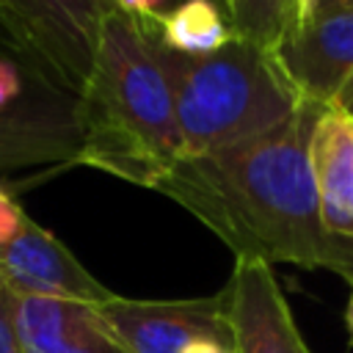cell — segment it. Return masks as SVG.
<instances>
[{
    "instance_id": "cell-1",
    "label": "cell",
    "mask_w": 353,
    "mask_h": 353,
    "mask_svg": "<svg viewBox=\"0 0 353 353\" xmlns=\"http://www.w3.org/2000/svg\"><path fill=\"white\" fill-rule=\"evenodd\" d=\"M323 110L301 102L265 135L179 160L154 190L199 218L234 259L323 268L350 281L353 240L325 229L309 165V138Z\"/></svg>"
},
{
    "instance_id": "cell-2",
    "label": "cell",
    "mask_w": 353,
    "mask_h": 353,
    "mask_svg": "<svg viewBox=\"0 0 353 353\" xmlns=\"http://www.w3.org/2000/svg\"><path fill=\"white\" fill-rule=\"evenodd\" d=\"M80 165L152 188L185 160V141L165 74L141 22L110 8L91 74L74 102Z\"/></svg>"
},
{
    "instance_id": "cell-3",
    "label": "cell",
    "mask_w": 353,
    "mask_h": 353,
    "mask_svg": "<svg viewBox=\"0 0 353 353\" xmlns=\"http://www.w3.org/2000/svg\"><path fill=\"white\" fill-rule=\"evenodd\" d=\"M146 33V30H143ZM174 97L185 157H201L281 127L301 99L270 47L234 36L207 55H182L152 41Z\"/></svg>"
},
{
    "instance_id": "cell-4",
    "label": "cell",
    "mask_w": 353,
    "mask_h": 353,
    "mask_svg": "<svg viewBox=\"0 0 353 353\" xmlns=\"http://www.w3.org/2000/svg\"><path fill=\"white\" fill-rule=\"evenodd\" d=\"M110 8V0H0V44L33 77L77 97Z\"/></svg>"
},
{
    "instance_id": "cell-5",
    "label": "cell",
    "mask_w": 353,
    "mask_h": 353,
    "mask_svg": "<svg viewBox=\"0 0 353 353\" xmlns=\"http://www.w3.org/2000/svg\"><path fill=\"white\" fill-rule=\"evenodd\" d=\"M99 320L124 353H182L193 342L232 347L223 290L210 298L141 301L113 295L97 306Z\"/></svg>"
},
{
    "instance_id": "cell-6",
    "label": "cell",
    "mask_w": 353,
    "mask_h": 353,
    "mask_svg": "<svg viewBox=\"0 0 353 353\" xmlns=\"http://www.w3.org/2000/svg\"><path fill=\"white\" fill-rule=\"evenodd\" d=\"M0 279L14 295L61 298L91 306H99L116 295L97 281L52 232L28 215L19 232L0 245Z\"/></svg>"
},
{
    "instance_id": "cell-7",
    "label": "cell",
    "mask_w": 353,
    "mask_h": 353,
    "mask_svg": "<svg viewBox=\"0 0 353 353\" xmlns=\"http://www.w3.org/2000/svg\"><path fill=\"white\" fill-rule=\"evenodd\" d=\"M77 97L47 83H36L30 94L0 113V171L30 165H77L80 130L74 113Z\"/></svg>"
},
{
    "instance_id": "cell-8",
    "label": "cell",
    "mask_w": 353,
    "mask_h": 353,
    "mask_svg": "<svg viewBox=\"0 0 353 353\" xmlns=\"http://www.w3.org/2000/svg\"><path fill=\"white\" fill-rule=\"evenodd\" d=\"M270 52L301 99L328 108L353 77V14L298 22Z\"/></svg>"
},
{
    "instance_id": "cell-9",
    "label": "cell",
    "mask_w": 353,
    "mask_h": 353,
    "mask_svg": "<svg viewBox=\"0 0 353 353\" xmlns=\"http://www.w3.org/2000/svg\"><path fill=\"white\" fill-rule=\"evenodd\" d=\"M223 298L232 353H312L270 265L237 259Z\"/></svg>"
},
{
    "instance_id": "cell-10",
    "label": "cell",
    "mask_w": 353,
    "mask_h": 353,
    "mask_svg": "<svg viewBox=\"0 0 353 353\" xmlns=\"http://www.w3.org/2000/svg\"><path fill=\"white\" fill-rule=\"evenodd\" d=\"M14 301L22 353H124L91 303L39 295Z\"/></svg>"
},
{
    "instance_id": "cell-11",
    "label": "cell",
    "mask_w": 353,
    "mask_h": 353,
    "mask_svg": "<svg viewBox=\"0 0 353 353\" xmlns=\"http://www.w3.org/2000/svg\"><path fill=\"white\" fill-rule=\"evenodd\" d=\"M320 215L331 234L353 240V113L328 105L309 138Z\"/></svg>"
},
{
    "instance_id": "cell-12",
    "label": "cell",
    "mask_w": 353,
    "mask_h": 353,
    "mask_svg": "<svg viewBox=\"0 0 353 353\" xmlns=\"http://www.w3.org/2000/svg\"><path fill=\"white\" fill-rule=\"evenodd\" d=\"M152 41L182 55H207L234 39L223 11L212 0H185L160 19H138Z\"/></svg>"
},
{
    "instance_id": "cell-13",
    "label": "cell",
    "mask_w": 353,
    "mask_h": 353,
    "mask_svg": "<svg viewBox=\"0 0 353 353\" xmlns=\"http://www.w3.org/2000/svg\"><path fill=\"white\" fill-rule=\"evenodd\" d=\"M229 19L234 36L273 47L284 30L298 25L295 0H212Z\"/></svg>"
},
{
    "instance_id": "cell-14",
    "label": "cell",
    "mask_w": 353,
    "mask_h": 353,
    "mask_svg": "<svg viewBox=\"0 0 353 353\" xmlns=\"http://www.w3.org/2000/svg\"><path fill=\"white\" fill-rule=\"evenodd\" d=\"M0 353H22L17 331V301L11 290H0Z\"/></svg>"
},
{
    "instance_id": "cell-15",
    "label": "cell",
    "mask_w": 353,
    "mask_h": 353,
    "mask_svg": "<svg viewBox=\"0 0 353 353\" xmlns=\"http://www.w3.org/2000/svg\"><path fill=\"white\" fill-rule=\"evenodd\" d=\"M179 3L185 0H113L116 8H121L135 19H160L168 11H174Z\"/></svg>"
},
{
    "instance_id": "cell-16",
    "label": "cell",
    "mask_w": 353,
    "mask_h": 353,
    "mask_svg": "<svg viewBox=\"0 0 353 353\" xmlns=\"http://www.w3.org/2000/svg\"><path fill=\"white\" fill-rule=\"evenodd\" d=\"M334 14H353V0H312L306 19H320Z\"/></svg>"
},
{
    "instance_id": "cell-17",
    "label": "cell",
    "mask_w": 353,
    "mask_h": 353,
    "mask_svg": "<svg viewBox=\"0 0 353 353\" xmlns=\"http://www.w3.org/2000/svg\"><path fill=\"white\" fill-rule=\"evenodd\" d=\"M182 353H232V347L229 345H221V342H193Z\"/></svg>"
},
{
    "instance_id": "cell-18",
    "label": "cell",
    "mask_w": 353,
    "mask_h": 353,
    "mask_svg": "<svg viewBox=\"0 0 353 353\" xmlns=\"http://www.w3.org/2000/svg\"><path fill=\"white\" fill-rule=\"evenodd\" d=\"M334 105L342 108V110H347V113H353V77L345 83V88L339 91V97L334 99Z\"/></svg>"
},
{
    "instance_id": "cell-19",
    "label": "cell",
    "mask_w": 353,
    "mask_h": 353,
    "mask_svg": "<svg viewBox=\"0 0 353 353\" xmlns=\"http://www.w3.org/2000/svg\"><path fill=\"white\" fill-rule=\"evenodd\" d=\"M345 325H347V336H350V345H353V279H350V298H347V306H345Z\"/></svg>"
},
{
    "instance_id": "cell-20",
    "label": "cell",
    "mask_w": 353,
    "mask_h": 353,
    "mask_svg": "<svg viewBox=\"0 0 353 353\" xmlns=\"http://www.w3.org/2000/svg\"><path fill=\"white\" fill-rule=\"evenodd\" d=\"M309 3H312V0H295V8H298V22H306V17H309Z\"/></svg>"
},
{
    "instance_id": "cell-21",
    "label": "cell",
    "mask_w": 353,
    "mask_h": 353,
    "mask_svg": "<svg viewBox=\"0 0 353 353\" xmlns=\"http://www.w3.org/2000/svg\"><path fill=\"white\" fill-rule=\"evenodd\" d=\"M0 290H6V284H3V279H0Z\"/></svg>"
},
{
    "instance_id": "cell-22",
    "label": "cell",
    "mask_w": 353,
    "mask_h": 353,
    "mask_svg": "<svg viewBox=\"0 0 353 353\" xmlns=\"http://www.w3.org/2000/svg\"><path fill=\"white\" fill-rule=\"evenodd\" d=\"M3 193H6V190H3V188H0V196H3Z\"/></svg>"
},
{
    "instance_id": "cell-23",
    "label": "cell",
    "mask_w": 353,
    "mask_h": 353,
    "mask_svg": "<svg viewBox=\"0 0 353 353\" xmlns=\"http://www.w3.org/2000/svg\"><path fill=\"white\" fill-rule=\"evenodd\" d=\"M110 3H113V0H110Z\"/></svg>"
}]
</instances>
